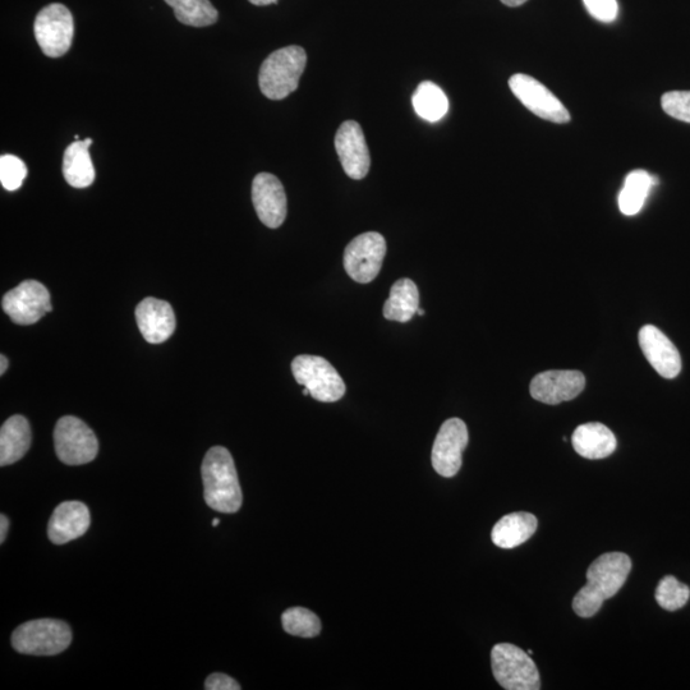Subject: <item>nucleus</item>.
I'll list each match as a JSON object with an SVG mask.
<instances>
[{
    "instance_id": "f257e3e1",
    "label": "nucleus",
    "mask_w": 690,
    "mask_h": 690,
    "mask_svg": "<svg viewBox=\"0 0 690 690\" xmlns=\"http://www.w3.org/2000/svg\"><path fill=\"white\" fill-rule=\"evenodd\" d=\"M632 560L623 552H607L587 570V584L575 595L573 610L581 618H592L627 581Z\"/></svg>"
},
{
    "instance_id": "f03ea898",
    "label": "nucleus",
    "mask_w": 690,
    "mask_h": 690,
    "mask_svg": "<svg viewBox=\"0 0 690 690\" xmlns=\"http://www.w3.org/2000/svg\"><path fill=\"white\" fill-rule=\"evenodd\" d=\"M201 471L206 504L216 512L237 513L243 495L232 454L223 446H214L206 453Z\"/></svg>"
},
{
    "instance_id": "7ed1b4c3",
    "label": "nucleus",
    "mask_w": 690,
    "mask_h": 690,
    "mask_svg": "<svg viewBox=\"0 0 690 690\" xmlns=\"http://www.w3.org/2000/svg\"><path fill=\"white\" fill-rule=\"evenodd\" d=\"M307 55L301 46H285L271 53L262 63L259 85L270 100H283L297 90L305 72Z\"/></svg>"
},
{
    "instance_id": "20e7f679",
    "label": "nucleus",
    "mask_w": 690,
    "mask_h": 690,
    "mask_svg": "<svg viewBox=\"0 0 690 690\" xmlns=\"http://www.w3.org/2000/svg\"><path fill=\"white\" fill-rule=\"evenodd\" d=\"M72 642L68 624L61 620L27 621L15 630L12 646L23 655L54 656L66 651Z\"/></svg>"
},
{
    "instance_id": "39448f33",
    "label": "nucleus",
    "mask_w": 690,
    "mask_h": 690,
    "mask_svg": "<svg viewBox=\"0 0 690 690\" xmlns=\"http://www.w3.org/2000/svg\"><path fill=\"white\" fill-rule=\"evenodd\" d=\"M492 673L506 690L541 689L540 673L528 652L510 643L496 644L491 651Z\"/></svg>"
},
{
    "instance_id": "423d86ee",
    "label": "nucleus",
    "mask_w": 690,
    "mask_h": 690,
    "mask_svg": "<svg viewBox=\"0 0 690 690\" xmlns=\"http://www.w3.org/2000/svg\"><path fill=\"white\" fill-rule=\"evenodd\" d=\"M292 372L297 383L310 390L311 397L319 402H338L347 390L334 366L319 356L301 354L294 358Z\"/></svg>"
},
{
    "instance_id": "0eeeda50",
    "label": "nucleus",
    "mask_w": 690,
    "mask_h": 690,
    "mask_svg": "<svg viewBox=\"0 0 690 690\" xmlns=\"http://www.w3.org/2000/svg\"><path fill=\"white\" fill-rule=\"evenodd\" d=\"M55 453L68 466L90 463L99 452L94 431L80 418L62 417L54 430Z\"/></svg>"
},
{
    "instance_id": "6e6552de",
    "label": "nucleus",
    "mask_w": 690,
    "mask_h": 690,
    "mask_svg": "<svg viewBox=\"0 0 690 690\" xmlns=\"http://www.w3.org/2000/svg\"><path fill=\"white\" fill-rule=\"evenodd\" d=\"M35 36L41 50L50 58H59L71 49L75 22L63 4L53 3L41 9L35 20Z\"/></svg>"
},
{
    "instance_id": "1a4fd4ad",
    "label": "nucleus",
    "mask_w": 690,
    "mask_h": 690,
    "mask_svg": "<svg viewBox=\"0 0 690 690\" xmlns=\"http://www.w3.org/2000/svg\"><path fill=\"white\" fill-rule=\"evenodd\" d=\"M385 255V238L377 232L363 233L345 248L344 269L354 282L371 283L380 274Z\"/></svg>"
},
{
    "instance_id": "9d476101",
    "label": "nucleus",
    "mask_w": 690,
    "mask_h": 690,
    "mask_svg": "<svg viewBox=\"0 0 690 690\" xmlns=\"http://www.w3.org/2000/svg\"><path fill=\"white\" fill-rule=\"evenodd\" d=\"M2 306L9 319L18 325L35 324L53 310L48 289L36 280H26L4 294Z\"/></svg>"
},
{
    "instance_id": "9b49d317",
    "label": "nucleus",
    "mask_w": 690,
    "mask_h": 690,
    "mask_svg": "<svg viewBox=\"0 0 690 690\" xmlns=\"http://www.w3.org/2000/svg\"><path fill=\"white\" fill-rule=\"evenodd\" d=\"M510 90L528 110L552 123H568L570 114L552 92L531 76L514 75L509 80Z\"/></svg>"
},
{
    "instance_id": "f8f14e48",
    "label": "nucleus",
    "mask_w": 690,
    "mask_h": 690,
    "mask_svg": "<svg viewBox=\"0 0 690 690\" xmlns=\"http://www.w3.org/2000/svg\"><path fill=\"white\" fill-rule=\"evenodd\" d=\"M469 441L466 423L459 418H450L440 427L434 448H432V467L445 478H452L462 467V454Z\"/></svg>"
},
{
    "instance_id": "ddd939ff",
    "label": "nucleus",
    "mask_w": 690,
    "mask_h": 690,
    "mask_svg": "<svg viewBox=\"0 0 690 690\" xmlns=\"http://www.w3.org/2000/svg\"><path fill=\"white\" fill-rule=\"evenodd\" d=\"M335 149L349 178L360 181L370 172V151L362 128L357 122L347 121L339 127L335 136Z\"/></svg>"
},
{
    "instance_id": "4468645a",
    "label": "nucleus",
    "mask_w": 690,
    "mask_h": 690,
    "mask_svg": "<svg viewBox=\"0 0 690 690\" xmlns=\"http://www.w3.org/2000/svg\"><path fill=\"white\" fill-rule=\"evenodd\" d=\"M586 386V377L579 371H547L535 376L529 393L538 402L556 406L578 397Z\"/></svg>"
},
{
    "instance_id": "2eb2a0df",
    "label": "nucleus",
    "mask_w": 690,
    "mask_h": 690,
    "mask_svg": "<svg viewBox=\"0 0 690 690\" xmlns=\"http://www.w3.org/2000/svg\"><path fill=\"white\" fill-rule=\"evenodd\" d=\"M252 201L266 227L279 228L287 218V196L282 182L273 174L260 173L253 179Z\"/></svg>"
},
{
    "instance_id": "dca6fc26",
    "label": "nucleus",
    "mask_w": 690,
    "mask_h": 690,
    "mask_svg": "<svg viewBox=\"0 0 690 690\" xmlns=\"http://www.w3.org/2000/svg\"><path fill=\"white\" fill-rule=\"evenodd\" d=\"M639 345L657 374L674 379L682 371V358L675 345L656 326L646 325L639 331Z\"/></svg>"
},
{
    "instance_id": "f3484780",
    "label": "nucleus",
    "mask_w": 690,
    "mask_h": 690,
    "mask_svg": "<svg viewBox=\"0 0 690 690\" xmlns=\"http://www.w3.org/2000/svg\"><path fill=\"white\" fill-rule=\"evenodd\" d=\"M138 329L146 342L164 343L176 330V315L168 302L158 298H146L136 308Z\"/></svg>"
},
{
    "instance_id": "a211bd4d",
    "label": "nucleus",
    "mask_w": 690,
    "mask_h": 690,
    "mask_svg": "<svg viewBox=\"0 0 690 690\" xmlns=\"http://www.w3.org/2000/svg\"><path fill=\"white\" fill-rule=\"evenodd\" d=\"M89 508L80 501H64L55 508L48 526L50 541L55 545L67 544L84 536L90 528Z\"/></svg>"
},
{
    "instance_id": "6ab92c4d",
    "label": "nucleus",
    "mask_w": 690,
    "mask_h": 690,
    "mask_svg": "<svg viewBox=\"0 0 690 690\" xmlns=\"http://www.w3.org/2000/svg\"><path fill=\"white\" fill-rule=\"evenodd\" d=\"M572 444L581 457L596 460L610 457L618 443L609 427L592 422L577 427L572 436Z\"/></svg>"
},
{
    "instance_id": "aec40b11",
    "label": "nucleus",
    "mask_w": 690,
    "mask_h": 690,
    "mask_svg": "<svg viewBox=\"0 0 690 690\" xmlns=\"http://www.w3.org/2000/svg\"><path fill=\"white\" fill-rule=\"evenodd\" d=\"M537 526V518L531 513L508 514L492 528L491 540L500 549H514L535 535Z\"/></svg>"
},
{
    "instance_id": "412c9836",
    "label": "nucleus",
    "mask_w": 690,
    "mask_h": 690,
    "mask_svg": "<svg viewBox=\"0 0 690 690\" xmlns=\"http://www.w3.org/2000/svg\"><path fill=\"white\" fill-rule=\"evenodd\" d=\"M30 423L23 416H13L3 423L0 430V466L18 462L29 452L31 445Z\"/></svg>"
},
{
    "instance_id": "4be33fe9",
    "label": "nucleus",
    "mask_w": 690,
    "mask_h": 690,
    "mask_svg": "<svg viewBox=\"0 0 690 690\" xmlns=\"http://www.w3.org/2000/svg\"><path fill=\"white\" fill-rule=\"evenodd\" d=\"M91 138L75 141L64 153L63 174L69 186L86 188L95 181V168L89 153Z\"/></svg>"
},
{
    "instance_id": "5701e85b",
    "label": "nucleus",
    "mask_w": 690,
    "mask_h": 690,
    "mask_svg": "<svg viewBox=\"0 0 690 690\" xmlns=\"http://www.w3.org/2000/svg\"><path fill=\"white\" fill-rule=\"evenodd\" d=\"M420 308V293L411 279H400L390 289V297L384 305V317L389 321H411Z\"/></svg>"
},
{
    "instance_id": "b1692460",
    "label": "nucleus",
    "mask_w": 690,
    "mask_h": 690,
    "mask_svg": "<svg viewBox=\"0 0 690 690\" xmlns=\"http://www.w3.org/2000/svg\"><path fill=\"white\" fill-rule=\"evenodd\" d=\"M656 183V178L652 177L646 170H634V172L629 173L619 195L621 213L627 216L638 214L648 195H650L651 188Z\"/></svg>"
},
{
    "instance_id": "393cba45",
    "label": "nucleus",
    "mask_w": 690,
    "mask_h": 690,
    "mask_svg": "<svg viewBox=\"0 0 690 690\" xmlns=\"http://www.w3.org/2000/svg\"><path fill=\"white\" fill-rule=\"evenodd\" d=\"M414 112L427 122L435 123L443 119L449 110V100L445 92L434 82L425 81L417 87L412 98Z\"/></svg>"
},
{
    "instance_id": "a878e982",
    "label": "nucleus",
    "mask_w": 690,
    "mask_h": 690,
    "mask_svg": "<svg viewBox=\"0 0 690 690\" xmlns=\"http://www.w3.org/2000/svg\"><path fill=\"white\" fill-rule=\"evenodd\" d=\"M183 25L206 27L218 21L219 13L209 0H165Z\"/></svg>"
},
{
    "instance_id": "bb28decb",
    "label": "nucleus",
    "mask_w": 690,
    "mask_h": 690,
    "mask_svg": "<svg viewBox=\"0 0 690 690\" xmlns=\"http://www.w3.org/2000/svg\"><path fill=\"white\" fill-rule=\"evenodd\" d=\"M282 623L285 632L296 637L314 638L321 632L319 616L305 607H292L284 611Z\"/></svg>"
},
{
    "instance_id": "cd10ccee",
    "label": "nucleus",
    "mask_w": 690,
    "mask_h": 690,
    "mask_svg": "<svg viewBox=\"0 0 690 690\" xmlns=\"http://www.w3.org/2000/svg\"><path fill=\"white\" fill-rule=\"evenodd\" d=\"M655 597L662 609L676 611L687 605L690 590L687 584L680 583L673 575H666L657 586Z\"/></svg>"
},
{
    "instance_id": "c85d7f7f",
    "label": "nucleus",
    "mask_w": 690,
    "mask_h": 690,
    "mask_svg": "<svg viewBox=\"0 0 690 690\" xmlns=\"http://www.w3.org/2000/svg\"><path fill=\"white\" fill-rule=\"evenodd\" d=\"M27 176L26 164L15 155L0 158V182L7 191H17Z\"/></svg>"
},
{
    "instance_id": "c756f323",
    "label": "nucleus",
    "mask_w": 690,
    "mask_h": 690,
    "mask_svg": "<svg viewBox=\"0 0 690 690\" xmlns=\"http://www.w3.org/2000/svg\"><path fill=\"white\" fill-rule=\"evenodd\" d=\"M661 105L670 117L690 123V91L666 92L662 96Z\"/></svg>"
},
{
    "instance_id": "7c9ffc66",
    "label": "nucleus",
    "mask_w": 690,
    "mask_h": 690,
    "mask_svg": "<svg viewBox=\"0 0 690 690\" xmlns=\"http://www.w3.org/2000/svg\"><path fill=\"white\" fill-rule=\"evenodd\" d=\"M584 6L596 20L610 23L618 17V2L616 0H583Z\"/></svg>"
},
{
    "instance_id": "2f4dec72",
    "label": "nucleus",
    "mask_w": 690,
    "mask_h": 690,
    "mask_svg": "<svg viewBox=\"0 0 690 690\" xmlns=\"http://www.w3.org/2000/svg\"><path fill=\"white\" fill-rule=\"evenodd\" d=\"M205 689L207 690H239L241 685H239L236 680L230 678V676L225 674H213L206 679Z\"/></svg>"
},
{
    "instance_id": "473e14b6",
    "label": "nucleus",
    "mask_w": 690,
    "mask_h": 690,
    "mask_svg": "<svg viewBox=\"0 0 690 690\" xmlns=\"http://www.w3.org/2000/svg\"><path fill=\"white\" fill-rule=\"evenodd\" d=\"M9 528V521L6 515L2 514L0 515V542H4L7 537V532Z\"/></svg>"
},
{
    "instance_id": "72a5a7b5",
    "label": "nucleus",
    "mask_w": 690,
    "mask_h": 690,
    "mask_svg": "<svg viewBox=\"0 0 690 690\" xmlns=\"http://www.w3.org/2000/svg\"><path fill=\"white\" fill-rule=\"evenodd\" d=\"M526 2L527 0H501V3L508 7H519Z\"/></svg>"
},
{
    "instance_id": "f704fd0d",
    "label": "nucleus",
    "mask_w": 690,
    "mask_h": 690,
    "mask_svg": "<svg viewBox=\"0 0 690 690\" xmlns=\"http://www.w3.org/2000/svg\"><path fill=\"white\" fill-rule=\"evenodd\" d=\"M248 2L255 4V6H269V4H274L278 0H248Z\"/></svg>"
},
{
    "instance_id": "c9c22d12",
    "label": "nucleus",
    "mask_w": 690,
    "mask_h": 690,
    "mask_svg": "<svg viewBox=\"0 0 690 690\" xmlns=\"http://www.w3.org/2000/svg\"><path fill=\"white\" fill-rule=\"evenodd\" d=\"M7 368H8L7 357L4 356V354H2V356H0V375H4V372L7 371Z\"/></svg>"
},
{
    "instance_id": "e433bc0d",
    "label": "nucleus",
    "mask_w": 690,
    "mask_h": 690,
    "mask_svg": "<svg viewBox=\"0 0 690 690\" xmlns=\"http://www.w3.org/2000/svg\"><path fill=\"white\" fill-rule=\"evenodd\" d=\"M219 523H220L219 519H218V518H214L213 527H218V526H219Z\"/></svg>"
},
{
    "instance_id": "4c0bfd02",
    "label": "nucleus",
    "mask_w": 690,
    "mask_h": 690,
    "mask_svg": "<svg viewBox=\"0 0 690 690\" xmlns=\"http://www.w3.org/2000/svg\"><path fill=\"white\" fill-rule=\"evenodd\" d=\"M417 314L423 316L425 315V311L421 310V308H418Z\"/></svg>"
},
{
    "instance_id": "58836bf2",
    "label": "nucleus",
    "mask_w": 690,
    "mask_h": 690,
    "mask_svg": "<svg viewBox=\"0 0 690 690\" xmlns=\"http://www.w3.org/2000/svg\"><path fill=\"white\" fill-rule=\"evenodd\" d=\"M303 395H310V390L308 389H303Z\"/></svg>"
}]
</instances>
